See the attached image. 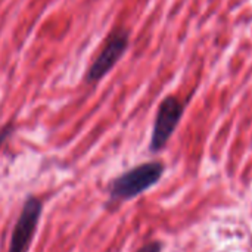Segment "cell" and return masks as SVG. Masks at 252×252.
<instances>
[{
    "label": "cell",
    "mask_w": 252,
    "mask_h": 252,
    "mask_svg": "<svg viewBox=\"0 0 252 252\" xmlns=\"http://www.w3.org/2000/svg\"><path fill=\"white\" fill-rule=\"evenodd\" d=\"M164 174L161 162H146L121 174L111 185L109 195L114 201H127L152 188Z\"/></svg>",
    "instance_id": "6da1fadb"
},
{
    "label": "cell",
    "mask_w": 252,
    "mask_h": 252,
    "mask_svg": "<svg viewBox=\"0 0 252 252\" xmlns=\"http://www.w3.org/2000/svg\"><path fill=\"white\" fill-rule=\"evenodd\" d=\"M41 201L35 196H30L18 217V221L13 227L9 252H27L31 247L32 238L35 235V229L38 226L41 217Z\"/></svg>",
    "instance_id": "7a4b0ae2"
},
{
    "label": "cell",
    "mask_w": 252,
    "mask_h": 252,
    "mask_svg": "<svg viewBox=\"0 0 252 252\" xmlns=\"http://www.w3.org/2000/svg\"><path fill=\"white\" fill-rule=\"evenodd\" d=\"M128 46V32L124 30H115L108 37L103 49L99 52L96 59L93 61L92 66L87 72V83H96L103 78L120 61Z\"/></svg>",
    "instance_id": "3957f363"
},
{
    "label": "cell",
    "mask_w": 252,
    "mask_h": 252,
    "mask_svg": "<svg viewBox=\"0 0 252 252\" xmlns=\"http://www.w3.org/2000/svg\"><path fill=\"white\" fill-rule=\"evenodd\" d=\"M183 103L177 100L176 97H167L159 105L154 133L151 139V151L157 152L165 146L171 134L174 133L177 124L180 123V118L183 115Z\"/></svg>",
    "instance_id": "277c9868"
},
{
    "label": "cell",
    "mask_w": 252,
    "mask_h": 252,
    "mask_svg": "<svg viewBox=\"0 0 252 252\" xmlns=\"http://www.w3.org/2000/svg\"><path fill=\"white\" fill-rule=\"evenodd\" d=\"M161 250H162V245L159 242H151L142 247L137 252H161Z\"/></svg>",
    "instance_id": "5b68a950"
},
{
    "label": "cell",
    "mask_w": 252,
    "mask_h": 252,
    "mask_svg": "<svg viewBox=\"0 0 252 252\" xmlns=\"http://www.w3.org/2000/svg\"><path fill=\"white\" fill-rule=\"evenodd\" d=\"M10 131H12V127L10 126H7V127H4L1 131H0V146L4 143V140L7 139V136L10 134Z\"/></svg>",
    "instance_id": "8992f818"
}]
</instances>
